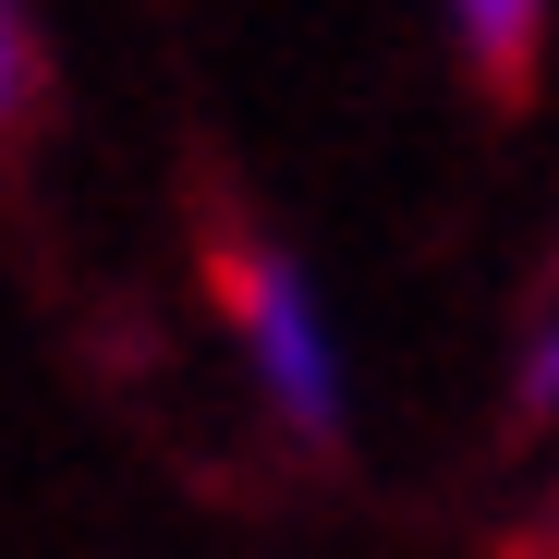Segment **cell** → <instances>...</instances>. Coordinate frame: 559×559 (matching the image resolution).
Listing matches in <instances>:
<instances>
[{"label": "cell", "instance_id": "obj_4", "mask_svg": "<svg viewBox=\"0 0 559 559\" xmlns=\"http://www.w3.org/2000/svg\"><path fill=\"white\" fill-rule=\"evenodd\" d=\"M0 110H13V13H0Z\"/></svg>", "mask_w": 559, "mask_h": 559}, {"label": "cell", "instance_id": "obj_2", "mask_svg": "<svg viewBox=\"0 0 559 559\" xmlns=\"http://www.w3.org/2000/svg\"><path fill=\"white\" fill-rule=\"evenodd\" d=\"M450 13H462V37L487 49V73H499V85L523 73V37H535V0H450Z\"/></svg>", "mask_w": 559, "mask_h": 559}, {"label": "cell", "instance_id": "obj_3", "mask_svg": "<svg viewBox=\"0 0 559 559\" xmlns=\"http://www.w3.org/2000/svg\"><path fill=\"white\" fill-rule=\"evenodd\" d=\"M535 402H559V317H547V341H535Z\"/></svg>", "mask_w": 559, "mask_h": 559}, {"label": "cell", "instance_id": "obj_1", "mask_svg": "<svg viewBox=\"0 0 559 559\" xmlns=\"http://www.w3.org/2000/svg\"><path fill=\"white\" fill-rule=\"evenodd\" d=\"M243 341H255V365H267V390H280L293 426H329V414H341L329 341H317V305H305L293 267H243Z\"/></svg>", "mask_w": 559, "mask_h": 559}]
</instances>
